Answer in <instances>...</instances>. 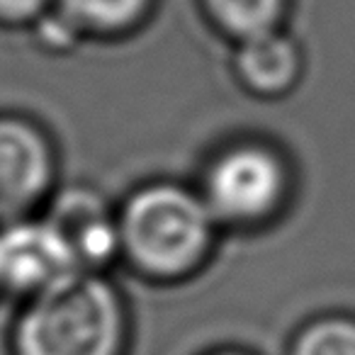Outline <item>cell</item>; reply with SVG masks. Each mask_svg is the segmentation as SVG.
Here are the masks:
<instances>
[{
	"label": "cell",
	"mask_w": 355,
	"mask_h": 355,
	"mask_svg": "<svg viewBox=\"0 0 355 355\" xmlns=\"http://www.w3.org/2000/svg\"><path fill=\"white\" fill-rule=\"evenodd\" d=\"M15 355H117L122 309L114 290L73 270L35 292L12 336Z\"/></svg>",
	"instance_id": "1"
},
{
	"label": "cell",
	"mask_w": 355,
	"mask_h": 355,
	"mask_svg": "<svg viewBox=\"0 0 355 355\" xmlns=\"http://www.w3.org/2000/svg\"><path fill=\"white\" fill-rule=\"evenodd\" d=\"M209 207L185 190L156 185L129 200L119 224V241L141 268L180 272L190 268L209 239Z\"/></svg>",
	"instance_id": "2"
},
{
	"label": "cell",
	"mask_w": 355,
	"mask_h": 355,
	"mask_svg": "<svg viewBox=\"0 0 355 355\" xmlns=\"http://www.w3.org/2000/svg\"><path fill=\"white\" fill-rule=\"evenodd\" d=\"M282 168L270 151L256 146L224 153L207 175V207L224 219H256L275 205Z\"/></svg>",
	"instance_id": "3"
},
{
	"label": "cell",
	"mask_w": 355,
	"mask_h": 355,
	"mask_svg": "<svg viewBox=\"0 0 355 355\" xmlns=\"http://www.w3.org/2000/svg\"><path fill=\"white\" fill-rule=\"evenodd\" d=\"M54 158L46 137L32 122L0 117V222H15L49 190Z\"/></svg>",
	"instance_id": "4"
},
{
	"label": "cell",
	"mask_w": 355,
	"mask_h": 355,
	"mask_svg": "<svg viewBox=\"0 0 355 355\" xmlns=\"http://www.w3.org/2000/svg\"><path fill=\"white\" fill-rule=\"evenodd\" d=\"M83 270L49 222H8L0 229V287L40 292L49 282Z\"/></svg>",
	"instance_id": "5"
},
{
	"label": "cell",
	"mask_w": 355,
	"mask_h": 355,
	"mask_svg": "<svg viewBox=\"0 0 355 355\" xmlns=\"http://www.w3.org/2000/svg\"><path fill=\"white\" fill-rule=\"evenodd\" d=\"M46 222L64 239L78 268L105 261L119 243V229H114L107 219L103 202L83 190L66 193Z\"/></svg>",
	"instance_id": "6"
},
{
	"label": "cell",
	"mask_w": 355,
	"mask_h": 355,
	"mask_svg": "<svg viewBox=\"0 0 355 355\" xmlns=\"http://www.w3.org/2000/svg\"><path fill=\"white\" fill-rule=\"evenodd\" d=\"M241 73L258 90H280L290 85L297 73L295 46L275 32L256 35L243 40V49L239 56Z\"/></svg>",
	"instance_id": "7"
},
{
	"label": "cell",
	"mask_w": 355,
	"mask_h": 355,
	"mask_svg": "<svg viewBox=\"0 0 355 355\" xmlns=\"http://www.w3.org/2000/svg\"><path fill=\"white\" fill-rule=\"evenodd\" d=\"M209 10L229 32L251 40L272 32L282 10V0H207Z\"/></svg>",
	"instance_id": "8"
},
{
	"label": "cell",
	"mask_w": 355,
	"mask_h": 355,
	"mask_svg": "<svg viewBox=\"0 0 355 355\" xmlns=\"http://www.w3.org/2000/svg\"><path fill=\"white\" fill-rule=\"evenodd\" d=\"M146 0H61L73 22L90 30H122L141 15Z\"/></svg>",
	"instance_id": "9"
},
{
	"label": "cell",
	"mask_w": 355,
	"mask_h": 355,
	"mask_svg": "<svg viewBox=\"0 0 355 355\" xmlns=\"http://www.w3.org/2000/svg\"><path fill=\"white\" fill-rule=\"evenodd\" d=\"M295 355H355V324L321 321L300 338Z\"/></svg>",
	"instance_id": "10"
},
{
	"label": "cell",
	"mask_w": 355,
	"mask_h": 355,
	"mask_svg": "<svg viewBox=\"0 0 355 355\" xmlns=\"http://www.w3.org/2000/svg\"><path fill=\"white\" fill-rule=\"evenodd\" d=\"M44 8V0H0V20L25 22Z\"/></svg>",
	"instance_id": "11"
}]
</instances>
